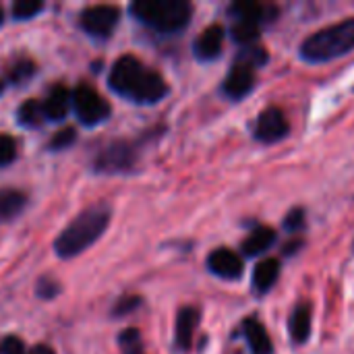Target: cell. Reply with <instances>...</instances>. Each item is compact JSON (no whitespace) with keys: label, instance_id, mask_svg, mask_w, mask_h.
I'll return each mask as SVG.
<instances>
[{"label":"cell","instance_id":"1","mask_svg":"<svg viewBox=\"0 0 354 354\" xmlns=\"http://www.w3.org/2000/svg\"><path fill=\"white\" fill-rule=\"evenodd\" d=\"M110 222V212L104 205H95L79 214L56 239L54 249L60 257H75L91 247L106 230Z\"/></svg>","mask_w":354,"mask_h":354},{"label":"cell","instance_id":"2","mask_svg":"<svg viewBox=\"0 0 354 354\" xmlns=\"http://www.w3.org/2000/svg\"><path fill=\"white\" fill-rule=\"evenodd\" d=\"M351 50H354V17L309 35L301 44V58L317 64L346 56Z\"/></svg>","mask_w":354,"mask_h":354},{"label":"cell","instance_id":"3","mask_svg":"<svg viewBox=\"0 0 354 354\" xmlns=\"http://www.w3.org/2000/svg\"><path fill=\"white\" fill-rule=\"evenodd\" d=\"M131 10L141 23L162 33L180 31L191 21V4L185 0H137Z\"/></svg>","mask_w":354,"mask_h":354},{"label":"cell","instance_id":"4","mask_svg":"<svg viewBox=\"0 0 354 354\" xmlns=\"http://www.w3.org/2000/svg\"><path fill=\"white\" fill-rule=\"evenodd\" d=\"M73 110L85 127H95L110 116V104L89 85H79L73 91Z\"/></svg>","mask_w":354,"mask_h":354},{"label":"cell","instance_id":"5","mask_svg":"<svg viewBox=\"0 0 354 354\" xmlns=\"http://www.w3.org/2000/svg\"><path fill=\"white\" fill-rule=\"evenodd\" d=\"M143 71H145L143 64L135 56H120L110 71L108 83L116 93H120L124 97H133V91L137 87Z\"/></svg>","mask_w":354,"mask_h":354},{"label":"cell","instance_id":"6","mask_svg":"<svg viewBox=\"0 0 354 354\" xmlns=\"http://www.w3.org/2000/svg\"><path fill=\"white\" fill-rule=\"evenodd\" d=\"M120 12L116 6L110 4H100V6H89L81 12V25L87 33L95 37H108L112 29L118 25Z\"/></svg>","mask_w":354,"mask_h":354},{"label":"cell","instance_id":"7","mask_svg":"<svg viewBox=\"0 0 354 354\" xmlns=\"http://www.w3.org/2000/svg\"><path fill=\"white\" fill-rule=\"evenodd\" d=\"M133 164H135V149H133V145L118 141V143L108 145V147L97 156V160H95V170L114 174V172L131 170Z\"/></svg>","mask_w":354,"mask_h":354},{"label":"cell","instance_id":"8","mask_svg":"<svg viewBox=\"0 0 354 354\" xmlns=\"http://www.w3.org/2000/svg\"><path fill=\"white\" fill-rule=\"evenodd\" d=\"M290 133L288 120L282 110L278 108H268L259 114L257 127H255V137L261 143H276L282 141Z\"/></svg>","mask_w":354,"mask_h":354},{"label":"cell","instance_id":"9","mask_svg":"<svg viewBox=\"0 0 354 354\" xmlns=\"http://www.w3.org/2000/svg\"><path fill=\"white\" fill-rule=\"evenodd\" d=\"M255 87V73L249 64L245 62H234L232 68L228 71L224 83H222V91L230 97V100H243L245 95H249Z\"/></svg>","mask_w":354,"mask_h":354},{"label":"cell","instance_id":"10","mask_svg":"<svg viewBox=\"0 0 354 354\" xmlns=\"http://www.w3.org/2000/svg\"><path fill=\"white\" fill-rule=\"evenodd\" d=\"M207 268L212 274L224 280H239L243 276V259L230 249H216L207 257Z\"/></svg>","mask_w":354,"mask_h":354},{"label":"cell","instance_id":"11","mask_svg":"<svg viewBox=\"0 0 354 354\" xmlns=\"http://www.w3.org/2000/svg\"><path fill=\"white\" fill-rule=\"evenodd\" d=\"M166 93H168V85L162 79V75L156 73V71H147L145 68L143 75H141V79H139V83H137V87H135V91H133V97L131 100L143 102V104H156Z\"/></svg>","mask_w":354,"mask_h":354},{"label":"cell","instance_id":"12","mask_svg":"<svg viewBox=\"0 0 354 354\" xmlns=\"http://www.w3.org/2000/svg\"><path fill=\"white\" fill-rule=\"evenodd\" d=\"M222 46H224V29L220 25H212L195 39L193 50L199 60H216L222 54Z\"/></svg>","mask_w":354,"mask_h":354},{"label":"cell","instance_id":"13","mask_svg":"<svg viewBox=\"0 0 354 354\" xmlns=\"http://www.w3.org/2000/svg\"><path fill=\"white\" fill-rule=\"evenodd\" d=\"M41 106H44V116L48 120H54V122L64 120L68 114V108L73 106V93L64 85H56L50 89V93Z\"/></svg>","mask_w":354,"mask_h":354},{"label":"cell","instance_id":"14","mask_svg":"<svg viewBox=\"0 0 354 354\" xmlns=\"http://www.w3.org/2000/svg\"><path fill=\"white\" fill-rule=\"evenodd\" d=\"M243 332H245V340L251 348L253 354H274V344L263 328L261 322L249 317L243 322Z\"/></svg>","mask_w":354,"mask_h":354},{"label":"cell","instance_id":"15","mask_svg":"<svg viewBox=\"0 0 354 354\" xmlns=\"http://www.w3.org/2000/svg\"><path fill=\"white\" fill-rule=\"evenodd\" d=\"M197 324H199V311L197 309H193V307L180 309L178 317H176V346L180 351H189L191 348Z\"/></svg>","mask_w":354,"mask_h":354},{"label":"cell","instance_id":"16","mask_svg":"<svg viewBox=\"0 0 354 354\" xmlns=\"http://www.w3.org/2000/svg\"><path fill=\"white\" fill-rule=\"evenodd\" d=\"M311 324H313L311 309L307 305H299L288 322V332L295 344H305L311 338Z\"/></svg>","mask_w":354,"mask_h":354},{"label":"cell","instance_id":"17","mask_svg":"<svg viewBox=\"0 0 354 354\" xmlns=\"http://www.w3.org/2000/svg\"><path fill=\"white\" fill-rule=\"evenodd\" d=\"M278 278H280V263L276 259H263L261 263H257L253 272V288L259 295H266L276 286Z\"/></svg>","mask_w":354,"mask_h":354},{"label":"cell","instance_id":"18","mask_svg":"<svg viewBox=\"0 0 354 354\" xmlns=\"http://www.w3.org/2000/svg\"><path fill=\"white\" fill-rule=\"evenodd\" d=\"M276 243V232L272 228H255L243 243V253L247 257H257L261 253H266L272 245Z\"/></svg>","mask_w":354,"mask_h":354},{"label":"cell","instance_id":"19","mask_svg":"<svg viewBox=\"0 0 354 354\" xmlns=\"http://www.w3.org/2000/svg\"><path fill=\"white\" fill-rule=\"evenodd\" d=\"M230 12H232L234 21H251V23L261 25V21L270 19L268 12L272 15V12H276V8H266L255 2H236V4H232Z\"/></svg>","mask_w":354,"mask_h":354},{"label":"cell","instance_id":"20","mask_svg":"<svg viewBox=\"0 0 354 354\" xmlns=\"http://www.w3.org/2000/svg\"><path fill=\"white\" fill-rule=\"evenodd\" d=\"M27 199L19 191H0V220H10L15 218L23 207Z\"/></svg>","mask_w":354,"mask_h":354},{"label":"cell","instance_id":"21","mask_svg":"<svg viewBox=\"0 0 354 354\" xmlns=\"http://www.w3.org/2000/svg\"><path fill=\"white\" fill-rule=\"evenodd\" d=\"M17 118L25 127H37L46 118L44 116V106L37 100H27V102L21 104V108L17 112Z\"/></svg>","mask_w":354,"mask_h":354},{"label":"cell","instance_id":"22","mask_svg":"<svg viewBox=\"0 0 354 354\" xmlns=\"http://www.w3.org/2000/svg\"><path fill=\"white\" fill-rule=\"evenodd\" d=\"M232 37H234V41H239L241 46L255 44V41L259 39V23L234 21V25H232Z\"/></svg>","mask_w":354,"mask_h":354},{"label":"cell","instance_id":"23","mask_svg":"<svg viewBox=\"0 0 354 354\" xmlns=\"http://www.w3.org/2000/svg\"><path fill=\"white\" fill-rule=\"evenodd\" d=\"M41 8H44V4H41L39 0H19V2H15V6H12V15H15V19L25 21V19L35 17Z\"/></svg>","mask_w":354,"mask_h":354},{"label":"cell","instance_id":"24","mask_svg":"<svg viewBox=\"0 0 354 354\" xmlns=\"http://www.w3.org/2000/svg\"><path fill=\"white\" fill-rule=\"evenodd\" d=\"M33 73H35V64H33L31 60H19V62L10 68V81H12V83H23V81H27Z\"/></svg>","mask_w":354,"mask_h":354},{"label":"cell","instance_id":"25","mask_svg":"<svg viewBox=\"0 0 354 354\" xmlns=\"http://www.w3.org/2000/svg\"><path fill=\"white\" fill-rule=\"evenodd\" d=\"M17 156V143L10 135H0V166H8Z\"/></svg>","mask_w":354,"mask_h":354},{"label":"cell","instance_id":"26","mask_svg":"<svg viewBox=\"0 0 354 354\" xmlns=\"http://www.w3.org/2000/svg\"><path fill=\"white\" fill-rule=\"evenodd\" d=\"M239 62H245V64H249L251 68L261 66V64L268 62V52H266L263 48H249V50L243 52V56L239 58Z\"/></svg>","mask_w":354,"mask_h":354},{"label":"cell","instance_id":"27","mask_svg":"<svg viewBox=\"0 0 354 354\" xmlns=\"http://www.w3.org/2000/svg\"><path fill=\"white\" fill-rule=\"evenodd\" d=\"M75 139H77L75 129H62V131H58V133L52 137L50 147H52L54 151H60V149H66L68 145H73V143H75Z\"/></svg>","mask_w":354,"mask_h":354},{"label":"cell","instance_id":"28","mask_svg":"<svg viewBox=\"0 0 354 354\" xmlns=\"http://www.w3.org/2000/svg\"><path fill=\"white\" fill-rule=\"evenodd\" d=\"M120 344L124 348V353H137L141 351V340H139V332L137 330H124V334L120 336Z\"/></svg>","mask_w":354,"mask_h":354},{"label":"cell","instance_id":"29","mask_svg":"<svg viewBox=\"0 0 354 354\" xmlns=\"http://www.w3.org/2000/svg\"><path fill=\"white\" fill-rule=\"evenodd\" d=\"M284 228H286L288 232H299V230H303V228H305V212H303V209H292V212L286 216V220H284Z\"/></svg>","mask_w":354,"mask_h":354},{"label":"cell","instance_id":"30","mask_svg":"<svg viewBox=\"0 0 354 354\" xmlns=\"http://www.w3.org/2000/svg\"><path fill=\"white\" fill-rule=\"evenodd\" d=\"M141 305V299L139 297H124V299H120V303L114 307V317H122V315H127V313H131L133 309H137Z\"/></svg>","mask_w":354,"mask_h":354},{"label":"cell","instance_id":"31","mask_svg":"<svg viewBox=\"0 0 354 354\" xmlns=\"http://www.w3.org/2000/svg\"><path fill=\"white\" fill-rule=\"evenodd\" d=\"M0 353L2 354H25V344H23L19 338H15V336H8V338H4V340H2V344H0Z\"/></svg>","mask_w":354,"mask_h":354},{"label":"cell","instance_id":"32","mask_svg":"<svg viewBox=\"0 0 354 354\" xmlns=\"http://www.w3.org/2000/svg\"><path fill=\"white\" fill-rule=\"evenodd\" d=\"M58 284L56 282H52V280H41L39 284H37V297L39 299H54L56 295H58Z\"/></svg>","mask_w":354,"mask_h":354},{"label":"cell","instance_id":"33","mask_svg":"<svg viewBox=\"0 0 354 354\" xmlns=\"http://www.w3.org/2000/svg\"><path fill=\"white\" fill-rule=\"evenodd\" d=\"M29 354H54V351L50 346H35Z\"/></svg>","mask_w":354,"mask_h":354},{"label":"cell","instance_id":"34","mask_svg":"<svg viewBox=\"0 0 354 354\" xmlns=\"http://www.w3.org/2000/svg\"><path fill=\"white\" fill-rule=\"evenodd\" d=\"M4 21V12H2V6H0V23Z\"/></svg>","mask_w":354,"mask_h":354},{"label":"cell","instance_id":"35","mask_svg":"<svg viewBox=\"0 0 354 354\" xmlns=\"http://www.w3.org/2000/svg\"><path fill=\"white\" fill-rule=\"evenodd\" d=\"M2 89H4V85H2V81H0V93H2Z\"/></svg>","mask_w":354,"mask_h":354},{"label":"cell","instance_id":"36","mask_svg":"<svg viewBox=\"0 0 354 354\" xmlns=\"http://www.w3.org/2000/svg\"><path fill=\"white\" fill-rule=\"evenodd\" d=\"M131 354H143V353H141V351H137V353H131Z\"/></svg>","mask_w":354,"mask_h":354}]
</instances>
